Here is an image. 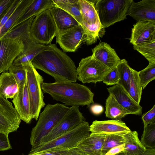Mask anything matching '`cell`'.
<instances>
[{
    "instance_id": "obj_1",
    "label": "cell",
    "mask_w": 155,
    "mask_h": 155,
    "mask_svg": "<svg viewBox=\"0 0 155 155\" xmlns=\"http://www.w3.org/2000/svg\"><path fill=\"white\" fill-rule=\"evenodd\" d=\"M31 61L36 69L41 70L52 77L55 82L77 81V68L71 58L56 44H49Z\"/></svg>"
},
{
    "instance_id": "obj_2",
    "label": "cell",
    "mask_w": 155,
    "mask_h": 155,
    "mask_svg": "<svg viewBox=\"0 0 155 155\" xmlns=\"http://www.w3.org/2000/svg\"><path fill=\"white\" fill-rule=\"evenodd\" d=\"M42 91L56 101L68 106H89L94 103V94L87 86L73 82H43Z\"/></svg>"
},
{
    "instance_id": "obj_3",
    "label": "cell",
    "mask_w": 155,
    "mask_h": 155,
    "mask_svg": "<svg viewBox=\"0 0 155 155\" xmlns=\"http://www.w3.org/2000/svg\"><path fill=\"white\" fill-rule=\"evenodd\" d=\"M70 107L63 104H48L39 114L38 121L31 132V148L39 146L41 139L48 135L61 121Z\"/></svg>"
},
{
    "instance_id": "obj_4",
    "label": "cell",
    "mask_w": 155,
    "mask_h": 155,
    "mask_svg": "<svg viewBox=\"0 0 155 155\" xmlns=\"http://www.w3.org/2000/svg\"><path fill=\"white\" fill-rule=\"evenodd\" d=\"M90 134L89 124L87 122L84 121L53 140L31 148L29 154L69 149L77 147Z\"/></svg>"
},
{
    "instance_id": "obj_5",
    "label": "cell",
    "mask_w": 155,
    "mask_h": 155,
    "mask_svg": "<svg viewBox=\"0 0 155 155\" xmlns=\"http://www.w3.org/2000/svg\"><path fill=\"white\" fill-rule=\"evenodd\" d=\"M133 0H95L94 5L104 28L126 19Z\"/></svg>"
},
{
    "instance_id": "obj_6",
    "label": "cell",
    "mask_w": 155,
    "mask_h": 155,
    "mask_svg": "<svg viewBox=\"0 0 155 155\" xmlns=\"http://www.w3.org/2000/svg\"><path fill=\"white\" fill-rule=\"evenodd\" d=\"M78 3L86 37L85 42L88 45L95 43L103 36L105 31L95 8L94 0H78Z\"/></svg>"
},
{
    "instance_id": "obj_7",
    "label": "cell",
    "mask_w": 155,
    "mask_h": 155,
    "mask_svg": "<svg viewBox=\"0 0 155 155\" xmlns=\"http://www.w3.org/2000/svg\"><path fill=\"white\" fill-rule=\"evenodd\" d=\"M26 72V81L29 94L30 113L32 119L37 120L41 109L45 104L41 86L44 82L42 77L30 62L24 66Z\"/></svg>"
},
{
    "instance_id": "obj_8",
    "label": "cell",
    "mask_w": 155,
    "mask_h": 155,
    "mask_svg": "<svg viewBox=\"0 0 155 155\" xmlns=\"http://www.w3.org/2000/svg\"><path fill=\"white\" fill-rule=\"evenodd\" d=\"M30 32L32 38L37 43L47 45L51 44L58 32L49 9L35 16L31 25Z\"/></svg>"
},
{
    "instance_id": "obj_9",
    "label": "cell",
    "mask_w": 155,
    "mask_h": 155,
    "mask_svg": "<svg viewBox=\"0 0 155 155\" xmlns=\"http://www.w3.org/2000/svg\"><path fill=\"white\" fill-rule=\"evenodd\" d=\"M92 55L83 58L77 68V79L84 84L102 81L110 70Z\"/></svg>"
},
{
    "instance_id": "obj_10",
    "label": "cell",
    "mask_w": 155,
    "mask_h": 155,
    "mask_svg": "<svg viewBox=\"0 0 155 155\" xmlns=\"http://www.w3.org/2000/svg\"><path fill=\"white\" fill-rule=\"evenodd\" d=\"M85 120V118L79 110V106H71L59 123L41 139L39 146L53 140Z\"/></svg>"
},
{
    "instance_id": "obj_11",
    "label": "cell",
    "mask_w": 155,
    "mask_h": 155,
    "mask_svg": "<svg viewBox=\"0 0 155 155\" xmlns=\"http://www.w3.org/2000/svg\"><path fill=\"white\" fill-rule=\"evenodd\" d=\"M24 48L22 41L19 39H0V74L7 71Z\"/></svg>"
},
{
    "instance_id": "obj_12",
    "label": "cell",
    "mask_w": 155,
    "mask_h": 155,
    "mask_svg": "<svg viewBox=\"0 0 155 155\" xmlns=\"http://www.w3.org/2000/svg\"><path fill=\"white\" fill-rule=\"evenodd\" d=\"M21 122L12 103L0 96V132L8 134L16 131Z\"/></svg>"
},
{
    "instance_id": "obj_13",
    "label": "cell",
    "mask_w": 155,
    "mask_h": 155,
    "mask_svg": "<svg viewBox=\"0 0 155 155\" xmlns=\"http://www.w3.org/2000/svg\"><path fill=\"white\" fill-rule=\"evenodd\" d=\"M56 43L58 44L63 51L74 52L83 43L86 37L81 26L79 25L57 34Z\"/></svg>"
},
{
    "instance_id": "obj_14",
    "label": "cell",
    "mask_w": 155,
    "mask_h": 155,
    "mask_svg": "<svg viewBox=\"0 0 155 155\" xmlns=\"http://www.w3.org/2000/svg\"><path fill=\"white\" fill-rule=\"evenodd\" d=\"M127 15L137 21L155 22V0H143L138 2L133 0L128 10Z\"/></svg>"
},
{
    "instance_id": "obj_15",
    "label": "cell",
    "mask_w": 155,
    "mask_h": 155,
    "mask_svg": "<svg viewBox=\"0 0 155 155\" xmlns=\"http://www.w3.org/2000/svg\"><path fill=\"white\" fill-rule=\"evenodd\" d=\"M89 130L91 134H115L123 136L131 131L122 120H95L89 126Z\"/></svg>"
},
{
    "instance_id": "obj_16",
    "label": "cell",
    "mask_w": 155,
    "mask_h": 155,
    "mask_svg": "<svg viewBox=\"0 0 155 155\" xmlns=\"http://www.w3.org/2000/svg\"><path fill=\"white\" fill-rule=\"evenodd\" d=\"M133 26L129 39L130 42L133 45L155 39V22L138 21Z\"/></svg>"
},
{
    "instance_id": "obj_17",
    "label": "cell",
    "mask_w": 155,
    "mask_h": 155,
    "mask_svg": "<svg viewBox=\"0 0 155 155\" xmlns=\"http://www.w3.org/2000/svg\"><path fill=\"white\" fill-rule=\"evenodd\" d=\"M107 89L109 95L113 97L129 114L141 115L142 107L137 103L129 93L120 86L116 84L107 88Z\"/></svg>"
},
{
    "instance_id": "obj_18",
    "label": "cell",
    "mask_w": 155,
    "mask_h": 155,
    "mask_svg": "<svg viewBox=\"0 0 155 155\" xmlns=\"http://www.w3.org/2000/svg\"><path fill=\"white\" fill-rule=\"evenodd\" d=\"M92 51V55L111 70L116 68L121 61L115 50L106 42L99 43Z\"/></svg>"
},
{
    "instance_id": "obj_19",
    "label": "cell",
    "mask_w": 155,
    "mask_h": 155,
    "mask_svg": "<svg viewBox=\"0 0 155 155\" xmlns=\"http://www.w3.org/2000/svg\"><path fill=\"white\" fill-rule=\"evenodd\" d=\"M12 101L21 120L27 124L30 123L32 119L30 115V100L26 78L24 84L19 88L18 91Z\"/></svg>"
},
{
    "instance_id": "obj_20",
    "label": "cell",
    "mask_w": 155,
    "mask_h": 155,
    "mask_svg": "<svg viewBox=\"0 0 155 155\" xmlns=\"http://www.w3.org/2000/svg\"><path fill=\"white\" fill-rule=\"evenodd\" d=\"M49 10L55 24L58 34L80 25L72 15L60 8L55 6Z\"/></svg>"
},
{
    "instance_id": "obj_21",
    "label": "cell",
    "mask_w": 155,
    "mask_h": 155,
    "mask_svg": "<svg viewBox=\"0 0 155 155\" xmlns=\"http://www.w3.org/2000/svg\"><path fill=\"white\" fill-rule=\"evenodd\" d=\"M35 17L33 16L13 28L2 38L19 39L22 41L24 46L35 41L32 38L30 32L31 25Z\"/></svg>"
},
{
    "instance_id": "obj_22",
    "label": "cell",
    "mask_w": 155,
    "mask_h": 155,
    "mask_svg": "<svg viewBox=\"0 0 155 155\" xmlns=\"http://www.w3.org/2000/svg\"><path fill=\"white\" fill-rule=\"evenodd\" d=\"M55 6L53 0H33L11 29L30 18Z\"/></svg>"
},
{
    "instance_id": "obj_23",
    "label": "cell",
    "mask_w": 155,
    "mask_h": 155,
    "mask_svg": "<svg viewBox=\"0 0 155 155\" xmlns=\"http://www.w3.org/2000/svg\"><path fill=\"white\" fill-rule=\"evenodd\" d=\"M105 135V134H90L78 147L88 155H101Z\"/></svg>"
},
{
    "instance_id": "obj_24",
    "label": "cell",
    "mask_w": 155,
    "mask_h": 155,
    "mask_svg": "<svg viewBox=\"0 0 155 155\" xmlns=\"http://www.w3.org/2000/svg\"><path fill=\"white\" fill-rule=\"evenodd\" d=\"M24 46L23 52L15 59L13 65L25 66L28 64L38 54L47 48L48 45L38 44L34 41Z\"/></svg>"
},
{
    "instance_id": "obj_25",
    "label": "cell",
    "mask_w": 155,
    "mask_h": 155,
    "mask_svg": "<svg viewBox=\"0 0 155 155\" xmlns=\"http://www.w3.org/2000/svg\"><path fill=\"white\" fill-rule=\"evenodd\" d=\"M19 89L18 85L13 76L8 71L0 74V96L8 99H13Z\"/></svg>"
},
{
    "instance_id": "obj_26",
    "label": "cell",
    "mask_w": 155,
    "mask_h": 155,
    "mask_svg": "<svg viewBox=\"0 0 155 155\" xmlns=\"http://www.w3.org/2000/svg\"><path fill=\"white\" fill-rule=\"evenodd\" d=\"M124 139V152L126 155H140L147 148L142 144L136 131L128 132L123 136Z\"/></svg>"
},
{
    "instance_id": "obj_27",
    "label": "cell",
    "mask_w": 155,
    "mask_h": 155,
    "mask_svg": "<svg viewBox=\"0 0 155 155\" xmlns=\"http://www.w3.org/2000/svg\"><path fill=\"white\" fill-rule=\"evenodd\" d=\"M106 117L112 120H121L128 112L120 105L111 96L109 95L106 101Z\"/></svg>"
},
{
    "instance_id": "obj_28",
    "label": "cell",
    "mask_w": 155,
    "mask_h": 155,
    "mask_svg": "<svg viewBox=\"0 0 155 155\" xmlns=\"http://www.w3.org/2000/svg\"><path fill=\"white\" fill-rule=\"evenodd\" d=\"M55 6L65 10L72 15L81 26H84L79 8L78 0H53Z\"/></svg>"
},
{
    "instance_id": "obj_29",
    "label": "cell",
    "mask_w": 155,
    "mask_h": 155,
    "mask_svg": "<svg viewBox=\"0 0 155 155\" xmlns=\"http://www.w3.org/2000/svg\"><path fill=\"white\" fill-rule=\"evenodd\" d=\"M33 0H21L11 16L0 30V39L12 28Z\"/></svg>"
},
{
    "instance_id": "obj_30",
    "label": "cell",
    "mask_w": 155,
    "mask_h": 155,
    "mask_svg": "<svg viewBox=\"0 0 155 155\" xmlns=\"http://www.w3.org/2000/svg\"><path fill=\"white\" fill-rule=\"evenodd\" d=\"M119 74L120 80L118 84L128 92L131 79L132 69L125 59L121 61L117 67Z\"/></svg>"
},
{
    "instance_id": "obj_31",
    "label": "cell",
    "mask_w": 155,
    "mask_h": 155,
    "mask_svg": "<svg viewBox=\"0 0 155 155\" xmlns=\"http://www.w3.org/2000/svg\"><path fill=\"white\" fill-rule=\"evenodd\" d=\"M143 88L139 77L138 71L132 69L131 79L128 93L137 104H140Z\"/></svg>"
},
{
    "instance_id": "obj_32",
    "label": "cell",
    "mask_w": 155,
    "mask_h": 155,
    "mask_svg": "<svg viewBox=\"0 0 155 155\" xmlns=\"http://www.w3.org/2000/svg\"><path fill=\"white\" fill-rule=\"evenodd\" d=\"M133 48L142 54L148 61L149 63H155V39L133 45Z\"/></svg>"
},
{
    "instance_id": "obj_33",
    "label": "cell",
    "mask_w": 155,
    "mask_h": 155,
    "mask_svg": "<svg viewBox=\"0 0 155 155\" xmlns=\"http://www.w3.org/2000/svg\"><path fill=\"white\" fill-rule=\"evenodd\" d=\"M123 136L115 134H106L102 148L101 155H104L110 149L124 143Z\"/></svg>"
},
{
    "instance_id": "obj_34",
    "label": "cell",
    "mask_w": 155,
    "mask_h": 155,
    "mask_svg": "<svg viewBox=\"0 0 155 155\" xmlns=\"http://www.w3.org/2000/svg\"><path fill=\"white\" fill-rule=\"evenodd\" d=\"M140 141L146 148L155 149V123L144 127Z\"/></svg>"
},
{
    "instance_id": "obj_35",
    "label": "cell",
    "mask_w": 155,
    "mask_h": 155,
    "mask_svg": "<svg viewBox=\"0 0 155 155\" xmlns=\"http://www.w3.org/2000/svg\"><path fill=\"white\" fill-rule=\"evenodd\" d=\"M139 77L143 89L155 79V63H149L145 68L138 71Z\"/></svg>"
},
{
    "instance_id": "obj_36",
    "label": "cell",
    "mask_w": 155,
    "mask_h": 155,
    "mask_svg": "<svg viewBox=\"0 0 155 155\" xmlns=\"http://www.w3.org/2000/svg\"><path fill=\"white\" fill-rule=\"evenodd\" d=\"M8 71L13 75L19 88L24 84L26 78V72L24 66L12 64Z\"/></svg>"
},
{
    "instance_id": "obj_37",
    "label": "cell",
    "mask_w": 155,
    "mask_h": 155,
    "mask_svg": "<svg viewBox=\"0 0 155 155\" xmlns=\"http://www.w3.org/2000/svg\"><path fill=\"white\" fill-rule=\"evenodd\" d=\"M120 80L119 72L117 68L110 70L106 75L103 81V83L107 85L118 84Z\"/></svg>"
},
{
    "instance_id": "obj_38",
    "label": "cell",
    "mask_w": 155,
    "mask_h": 155,
    "mask_svg": "<svg viewBox=\"0 0 155 155\" xmlns=\"http://www.w3.org/2000/svg\"><path fill=\"white\" fill-rule=\"evenodd\" d=\"M141 119L144 124V127L155 123V105L148 111L143 114Z\"/></svg>"
},
{
    "instance_id": "obj_39",
    "label": "cell",
    "mask_w": 155,
    "mask_h": 155,
    "mask_svg": "<svg viewBox=\"0 0 155 155\" xmlns=\"http://www.w3.org/2000/svg\"><path fill=\"white\" fill-rule=\"evenodd\" d=\"M21 0H14L5 16L0 22V30L4 25L6 22L11 16Z\"/></svg>"
},
{
    "instance_id": "obj_40",
    "label": "cell",
    "mask_w": 155,
    "mask_h": 155,
    "mask_svg": "<svg viewBox=\"0 0 155 155\" xmlns=\"http://www.w3.org/2000/svg\"><path fill=\"white\" fill-rule=\"evenodd\" d=\"M12 148L8 134L0 132V151L7 150Z\"/></svg>"
},
{
    "instance_id": "obj_41",
    "label": "cell",
    "mask_w": 155,
    "mask_h": 155,
    "mask_svg": "<svg viewBox=\"0 0 155 155\" xmlns=\"http://www.w3.org/2000/svg\"><path fill=\"white\" fill-rule=\"evenodd\" d=\"M14 0H0V22Z\"/></svg>"
},
{
    "instance_id": "obj_42",
    "label": "cell",
    "mask_w": 155,
    "mask_h": 155,
    "mask_svg": "<svg viewBox=\"0 0 155 155\" xmlns=\"http://www.w3.org/2000/svg\"><path fill=\"white\" fill-rule=\"evenodd\" d=\"M69 149H63L58 150L43 152L36 154H28L27 155H65L68 153ZM22 155H25L22 154Z\"/></svg>"
},
{
    "instance_id": "obj_43",
    "label": "cell",
    "mask_w": 155,
    "mask_h": 155,
    "mask_svg": "<svg viewBox=\"0 0 155 155\" xmlns=\"http://www.w3.org/2000/svg\"><path fill=\"white\" fill-rule=\"evenodd\" d=\"M125 144L116 146L110 149L104 155H114L123 151L124 150Z\"/></svg>"
},
{
    "instance_id": "obj_44",
    "label": "cell",
    "mask_w": 155,
    "mask_h": 155,
    "mask_svg": "<svg viewBox=\"0 0 155 155\" xmlns=\"http://www.w3.org/2000/svg\"><path fill=\"white\" fill-rule=\"evenodd\" d=\"M65 155H88L86 154L78 146L69 149Z\"/></svg>"
},
{
    "instance_id": "obj_45",
    "label": "cell",
    "mask_w": 155,
    "mask_h": 155,
    "mask_svg": "<svg viewBox=\"0 0 155 155\" xmlns=\"http://www.w3.org/2000/svg\"><path fill=\"white\" fill-rule=\"evenodd\" d=\"M91 112L95 115H99L103 112L104 108L102 106L98 104L92 105L90 107Z\"/></svg>"
},
{
    "instance_id": "obj_46",
    "label": "cell",
    "mask_w": 155,
    "mask_h": 155,
    "mask_svg": "<svg viewBox=\"0 0 155 155\" xmlns=\"http://www.w3.org/2000/svg\"><path fill=\"white\" fill-rule=\"evenodd\" d=\"M140 155H155V149L147 148L145 152Z\"/></svg>"
},
{
    "instance_id": "obj_47",
    "label": "cell",
    "mask_w": 155,
    "mask_h": 155,
    "mask_svg": "<svg viewBox=\"0 0 155 155\" xmlns=\"http://www.w3.org/2000/svg\"><path fill=\"white\" fill-rule=\"evenodd\" d=\"M114 155H126L124 151L120 152Z\"/></svg>"
}]
</instances>
